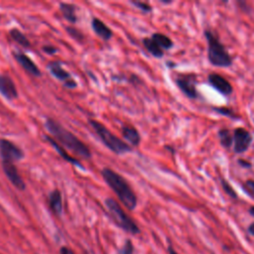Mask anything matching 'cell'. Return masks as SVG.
Wrapping results in <instances>:
<instances>
[{"label": "cell", "mask_w": 254, "mask_h": 254, "mask_svg": "<svg viewBox=\"0 0 254 254\" xmlns=\"http://www.w3.org/2000/svg\"><path fill=\"white\" fill-rule=\"evenodd\" d=\"M45 127L47 131L57 139L61 146H64L65 149L72 151L77 156L83 159H89L91 157V152L89 148L79 140L73 133L65 129L61 123L56 121L53 118H47L45 121Z\"/></svg>", "instance_id": "obj_1"}, {"label": "cell", "mask_w": 254, "mask_h": 254, "mask_svg": "<svg viewBox=\"0 0 254 254\" xmlns=\"http://www.w3.org/2000/svg\"><path fill=\"white\" fill-rule=\"evenodd\" d=\"M101 176L106 185L116 193L125 207L133 210L137 206V196L134 190L120 174L105 167L101 171Z\"/></svg>", "instance_id": "obj_2"}, {"label": "cell", "mask_w": 254, "mask_h": 254, "mask_svg": "<svg viewBox=\"0 0 254 254\" xmlns=\"http://www.w3.org/2000/svg\"><path fill=\"white\" fill-rule=\"evenodd\" d=\"M203 36L207 44V60L210 64L217 67L231 66L232 58L217 36L209 29L203 31Z\"/></svg>", "instance_id": "obj_3"}, {"label": "cell", "mask_w": 254, "mask_h": 254, "mask_svg": "<svg viewBox=\"0 0 254 254\" xmlns=\"http://www.w3.org/2000/svg\"><path fill=\"white\" fill-rule=\"evenodd\" d=\"M88 124L92 127L100 141L113 153L117 155H123L132 152V147L114 135L110 130H108L102 123L94 119H88Z\"/></svg>", "instance_id": "obj_4"}, {"label": "cell", "mask_w": 254, "mask_h": 254, "mask_svg": "<svg viewBox=\"0 0 254 254\" xmlns=\"http://www.w3.org/2000/svg\"><path fill=\"white\" fill-rule=\"evenodd\" d=\"M104 203L110 217L118 227L131 234H138L140 232L137 224L133 221L131 217L126 214V212L122 209V207L115 199L108 197L105 199Z\"/></svg>", "instance_id": "obj_5"}, {"label": "cell", "mask_w": 254, "mask_h": 254, "mask_svg": "<svg viewBox=\"0 0 254 254\" xmlns=\"http://www.w3.org/2000/svg\"><path fill=\"white\" fill-rule=\"evenodd\" d=\"M178 88L190 99H196L199 93L196 89V75L193 73L178 74L174 79Z\"/></svg>", "instance_id": "obj_6"}, {"label": "cell", "mask_w": 254, "mask_h": 254, "mask_svg": "<svg viewBox=\"0 0 254 254\" xmlns=\"http://www.w3.org/2000/svg\"><path fill=\"white\" fill-rule=\"evenodd\" d=\"M0 156L2 162L15 163L21 161L25 154L23 150L8 139L0 138Z\"/></svg>", "instance_id": "obj_7"}, {"label": "cell", "mask_w": 254, "mask_h": 254, "mask_svg": "<svg viewBox=\"0 0 254 254\" xmlns=\"http://www.w3.org/2000/svg\"><path fill=\"white\" fill-rule=\"evenodd\" d=\"M253 141L252 134L243 127H237L233 130V151L236 154L245 153Z\"/></svg>", "instance_id": "obj_8"}, {"label": "cell", "mask_w": 254, "mask_h": 254, "mask_svg": "<svg viewBox=\"0 0 254 254\" xmlns=\"http://www.w3.org/2000/svg\"><path fill=\"white\" fill-rule=\"evenodd\" d=\"M48 69L54 77H56L57 79H59L63 82L64 87L69 88V89H73L77 86V83L75 82V80L71 77L69 72L66 71L63 67L61 62H59V61L50 62L48 64Z\"/></svg>", "instance_id": "obj_9"}, {"label": "cell", "mask_w": 254, "mask_h": 254, "mask_svg": "<svg viewBox=\"0 0 254 254\" xmlns=\"http://www.w3.org/2000/svg\"><path fill=\"white\" fill-rule=\"evenodd\" d=\"M207 82L223 96H229L233 92L231 83L224 76L216 72H211L207 75Z\"/></svg>", "instance_id": "obj_10"}, {"label": "cell", "mask_w": 254, "mask_h": 254, "mask_svg": "<svg viewBox=\"0 0 254 254\" xmlns=\"http://www.w3.org/2000/svg\"><path fill=\"white\" fill-rule=\"evenodd\" d=\"M2 169L7 179L16 189H18L19 190H24L26 189V184L22 179V177L20 176L14 163L2 162Z\"/></svg>", "instance_id": "obj_11"}, {"label": "cell", "mask_w": 254, "mask_h": 254, "mask_svg": "<svg viewBox=\"0 0 254 254\" xmlns=\"http://www.w3.org/2000/svg\"><path fill=\"white\" fill-rule=\"evenodd\" d=\"M13 56L17 63L31 75L33 76H41L42 71L39 68V66L33 62V60L28 57L25 53L23 52H14Z\"/></svg>", "instance_id": "obj_12"}, {"label": "cell", "mask_w": 254, "mask_h": 254, "mask_svg": "<svg viewBox=\"0 0 254 254\" xmlns=\"http://www.w3.org/2000/svg\"><path fill=\"white\" fill-rule=\"evenodd\" d=\"M0 94L8 100L18 97V91L14 81L6 74H0Z\"/></svg>", "instance_id": "obj_13"}, {"label": "cell", "mask_w": 254, "mask_h": 254, "mask_svg": "<svg viewBox=\"0 0 254 254\" xmlns=\"http://www.w3.org/2000/svg\"><path fill=\"white\" fill-rule=\"evenodd\" d=\"M91 28L93 32L103 41H109L113 37L112 30L100 19L93 18L91 21Z\"/></svg>", "instance_id": "obj_14"}, {"label": "cell", "mask_w": 254, "mask_h": 254, "mask_svg": "<svg viewBox=\"0 0 254 254\" xmlns=\"http://www.w3.org/2000/svg\"><path fill=\"white\" fill-rule=\"evenodd\" d=\"M45 139L57 150V152L61 155L62 158H64V160H65L66 162H68V163L74 165V166L77 167V168L83 169L81 163H80L77 159H75V158H73L72 156H70V155L67 153V151H64V149L63 148V146H61L59 143H57V141H56L54 138H52V137L49 136V135H45Z\"/></svg>", "instance_id": "obj_15"}, {"label": "cell", "mask_w": 254, "mask_h": 254, "mask_svg": "<svg viewBox=\"0 0 254 254\" xmlns=\"http://www.w3.org/2000/svg\"><path fill=\"white\" fill-rule=\"evenodd\" d=\"M121 132H122V136L130 144L131 147L139 146V144L141 142V136H140V133L138 132V130L134 126L124 125L121 128Z\"/></svg>", "instance_id": "obj_16"}, {"label": "cell", "mask_w": 254, "mask_h": 254, "mask_svg": "<svg viewBox=\"0 0 254 254\" xmlns=\"http://www.w3.org/2000/svg\"><path fill=\"white\" fill-rule=\"evenodd\" d=\"M60 8V11L62 12L64 18L71 23V24H74L76 23L77 21V15H76V11H77V6L74 5V4H71V3H64V2H62L59 6Z\"/></svg>", "instance_id": "obj_17"}, {"label": "cell", "mask_w": 254, "mask_h": 254, "mask_svg": "<svg viewBox=\"0 0 254 254\" xmlns=\"http://www.w3.org/2000/svg\"><path fill=\"white\" fill-rule=\"evenodd\" d=\"M49 204L51 209L57 215H60L63 210V197L60 190H54L49 194Z\"/></svg>", "instance_id": "obj_18"}, {"label": "cell", "mask_w": 254, "mask_h": 254, "mask_svg": "<svg viewBox=\"0 0 254 254\" xmlns=\"http://www.w3.org/2000/svg\"><path fill=\"white\" fill-rule=\"evenodd\" d=\"M142 43L145 47V49L154 57L157 59H161L164 56V51L157 45V43L151 38H144L142 40Z\"/></svg>", "instance_id": "obj_19"}, {"label": "cell", "mask_w": 254, "mask_h": 254, "mask_svg": "<svg viewBox=\"0 0 254 254\" xmlns=\"http://www.w3.org/2000/svg\"><path fill=\"white\" fill-rule=\"evenodd\" d=\"M151 38L157 43V45L163 50V51H167L170 50L173 46H174V42L171 40V38H169L168 36H166L165 34L162 33H154L152 34Z\"/></svg>", "instance_id": "obj_20"}, {"label": "cell", "mask_w": 254, "mask_h": 254, "mask_svg": "<svg viewBox=\"0 0 254 254\" xmlns=\"http://www.w3.org/2000/svg\"><path fill=\"white\" fill-rule=\"evenodd\" d=\"M217 136L220 145L223 148L229 149L231 146H233V134L230 132L228 128H220L217 132Z\"/></svg>", "instance_id": "obj_21"}, {"label": "cell", "mask_w": 254, "mask_h": 254, "mask_svg": "<svg viewBox=\"0 0 254 254\" xmlns=\"http://www.w3.org/2000/svg\"><path fill=\"white\" fill-rule=\"evenodd\" d=\"M9 35L10 37L13 39L14 42H16L18 45H20L23 48H30L31 44L30 41L28 40V38L26 37V35L24 33H22L19 29L17 28H13L9 31Z\"/></svg>", "instance_id": "obj_22"}, {"label": "cell", "mask_w": 254, "mask_h": 254, "mask_svg": "<svg viewBox=\"0 0 254 254\" xmlns=\"http://www.w3.org/2000/svg\"><path fill=\"white\" fill-rule=\"evenodd\" d=\"M211 108H212V110L215 113L220 114V115L225 116V117H228V118H230L232 120H238V118H239V116L236 113H234V111L232 109H230V108L223 107V106H220V107H216L215 106V107H211Z\"/></svg>", "instance_id": "obj_23"}, {"label": "cell", "mask_w": 254, "mask_h": 254, "mask_svg": "<svg viewBox=\"0 0 254 254\" xmlns=\"http://www.w3.org/2000/svg\"><path fill=\"white\" fill-rule=\"evenodd\" d=\"M219 180H220V185H221L222 190H224V192H225L228 196H230V197H232V198H237L238 195H237L235 190L233 189V187H232L224 178L219 177Z\"/></svg>", "instance_id": "obj_24"}, {"label": "cell", "mask_w": 254, "mask_h": 254, "mask_svg": "<svg viewBox=\"0 0 254 254\" xmlns=\"http://www.w3.org/2000/svg\"><path fill=\"white\" fill-rule=\"evenodd\" d=\"M130 4L135 6L137 9L141 10L144 13H150L153 10L152 6L147 2H143V1H139V0H132V1H130Z\"/></svg>", "instance_id": "obj_25"}, {"label": "cell", "mask_w": 254, "mask_h": 254, "mask_svg": "<svg viewBox=\"0 0 254 254\" xmlns=\"http://www.w3.org/2000/svg\"><path fill=\"white\" fill-rule=\"evenodd\" d=\"M66 32L69 34L70 37H72L74 40L76 41H80L83 39V35L76 29L72 28V27H67L66 28Z\"/></svg>", "instance_id": "obj_26"}, {"label": "cell", "mask_w": 254, "mask_h": 254, "mask_svg": "<svg viewBox=\"0 0 254 254\" xmlns=\"http://www.w3.org/2000/svg\"><path fill=\"white\" fill-rule=\"evenodd\" d=\"M121 254H134V247L131 240H126L125 244L122 247Z\"/></svg>", "instance_id": "obj_27"}, {"label": "cell", "mask_w": 254, "mask_h": 254, "mask_svg": "<svg viewBox=\"0 0 254 254\" xmlns=\"http://www.w3.org/2000/svg\"><path fill=\"white\" fill-rule=\"evenodd\" d=\"M243 189L250 195L254 196V180H247L243 185Z\"/></svg>", "instance_id": "obj_28"}, {"label": "cell", "mask_w": 254, "mask_h": 254, "mask_svg": "<svg viewBox=\"0 0 254 254\" xmlns=\"http://www.w3.org/2000/svg\"><path fill=\"white\" fill-rule=\"evenodd\" d=\"M237 4H238V7H239L244 13H246V14L251 13L252 9H251V7H250L246 2H244V1H238Z\"/></svg>", "instance_id": "obj_29"}, {"label": "cell", "mask_w": 254, "mask_h": 254, "mask_svg": "<svg viewBox=\"0 0 254 254\" xmlns=\"http://www.w3.org/2000/svg\"><path fill=\"white\" fill-rule=\"evenodd\" d=\"M42 50H43V52L46 53L47 55H54V54H56V53L58 52V49H57L56 47H54V46H51V45H46V46H44V47L42 48Z\"/></svg>", "instance_id": "obj_30"}, {"label": "cell", "mask_w": 254, "mask_h": 254, "mask_svg": "<svg viewBox=\"0 0 254 254\" xmlns=\"http://www.w3.org/2000/svg\"><path fill=\"white\" fill-rule=\"evenodd\" d=\"M237 163H238L239 166L242 167V168H251V163L248 162V161H246L245 159H239V160L237 161Z\"/></svg>", "instance_id": "obj_31"}, {"label": "cell", "mask_w": 254, "mask_h": 254, "mask_svg": "<svg viewBox=\"0 0 254 254\" xmlns=\"http://www.w3.org/2000/svg\"><path fill=\"white\" fill-rule=\"evenodd\" d=\"M61 254H74L71 249L67 247H62L61 248Z\"/></svg>", "instance_id": "obj_32"}, {"label": "cell", "mask_w": 254, "mask_h": 254, "mask_svg": "<svg viewBox=\"0 0 254 254\" xmlns=\"http://www.w3.org/2000/svg\"><path fill=\"white\" fill-rule=\"evenodd\" d=\"M248 232L254 236V222L248 226Z\"/></svg>", "instance_id": "obj_33"}, {"label": "cell", "mask_w": 254, "mask_h": 254, "mask_svg": "<svg viewBox=\"0 0 254 254\" xmlns=\"http://www.w3.org/2000/svg\"><path fill=\"white\" fill-rule=\"evenodd\" d=\"M168 251H169V253H170V254H178L172 246H169V247H168Z\"/></svg>", "instance_id": "obj_34"}, {"label": "cell", "mask_w": 254, "mask_h": 254, "mask_svg": "<svg viewBox=\"0 0 254 254\" xmlns=\"http://www.w3.org/2000/svg\"><path fill=\"white\" fill-rule=\"evenodd\" d=\"M249 213H250L252 216H254V206H251V207L249 208Z\"/></svg>", "instance_id": "obj_35"}, {"label": "cell", "mask_w": 254, "mask_h": 254, "mask_svg": "<svg viewBox=\"0 0 254 254\" xmlns=\"http://www.w3.org/2000/svg\"><path fill=\"white\" fill-rule=\"evenodd\" d=\"M162 4H171L173 3V1H160Z\"/></svg>", "instance_id": "obj_36"}]
</instances>
